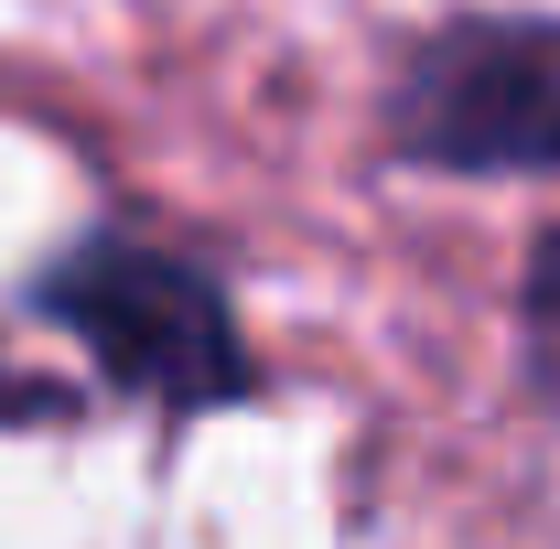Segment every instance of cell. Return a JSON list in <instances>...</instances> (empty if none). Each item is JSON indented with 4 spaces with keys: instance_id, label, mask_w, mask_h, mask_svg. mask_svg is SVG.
Returning a JSON list of instances; mask_svg holds the SVG:
<instances>
[{
    "instance_id": "3",
    "label": "cell",
    "mask_w": 560,
    "mask_h": 549,
    "mask_svg": "<svg viewBox=\"0 0 560 549\" xmlns=\"http://www.w3.org/2000/svg\"><path fill=\"white\" fill-rule=\"evenodd\" d=\"M517 324H528V388L560 410V226L528 259V291H517Z\"/></svg>"
},
{
    "instance_id": "1",
    "label": "cell",
    "mask_w": 560,
    "mask_h": 549,
    "mask_svg": "<svg viewBox=\"0 0 560 549\" xmlns=\"http://www.w3.org/2000/svg\"><path fill=\"white\" fill-rule=\"evenodd\" d=\"M33 313L66 344H86V366L119 399H140L151 420H206V410L259 388L226 280L195 248H173V237H140V226L66 237L33 270Z\"/></svg>"
},
{
    "instance_id": "2",
    "label": "cell",
    "mask_w": 560,
    "mask_h": 549,
    "mask_svg": "<svg viewBox=\"0 0 560 549\" xmlns=\"http://www.w3.org/2000/svg\"><path fill=\"white\" fill-rule=\"evenodd\" d=\"M388 151L410 173H560V11L431 22L388 86Z\"/></svg>"
},
{
    "instance_id": "4",
    "label": "cell",
    "mask_w": 560,
    "mask_h": 549,
    "mask_svg": "<svg viewBox=\"0 0 560 549\" xmlns=\"http://www.w3.org/2000/svg\"><path fill=\"white\" fill-rule=\"evenodd\" d=\"M75 399L55 388V377H33V366H11L0 355V431H22V420H66Z\"/></svg>"
}]
</instances>
